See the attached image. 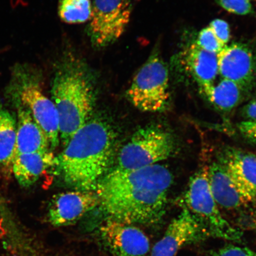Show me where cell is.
<instances>
[{
	"label": "cell",
	"instance_id": "6da1fadb",
	"mask_svg": "<svg viewBox=\"0 0 256 256\" xmlns=\"http://www.w3.org/2000/svg\"><path fill=\"white\" fill-rule=\"evenodd\" d=\"M172 183L170 170L158 163L132 170L112 169L94 191L106 220L154 226L165 216Z\"/></svg>",
	"mask_w": 256,
	"mask_h": 256
},
{
	"label": "cell",
	"instance_id": "7a4b0ae2",
	"mask_svg": "<svg viewBox=\"0 0 256 256\" xmlns=\"http://www.w3.org/2000/svg\"><path fill=\"white\" fill-rule=\"evenodd\" d=\"M116 138L110 124L98 118L89 120L76 131L54 165L67 186L94 191L110 170Z\"/></svg>",
	"mask_w": 256,
	"mask_h": 256
},
{
	"label": "cell",
	"instance_id": "3957f363",
	"mask_svg": "<svg viewBox=\"0 0 256 256\" xmlns=\"http://www.w3.org/2000/svg\"><path fill=\"white\" fill-rule=\"evenodd\" d=\"M51 95L60 121V138L65 147L89 120L95 102V79L86 63L71 52L56 66Z\"/></svg>",
	"mask_w": 256,
	"mask_h": 256
},
{
	"label": "cell",
	"instance_id": "277c9868",
	"mask_svg": "<svg viewBox=\"0 0 256 256\" xmlns=\"http://www.w3.org/2000/svg\"><path fill=\"white\" fill-rule=\"evenodd\" d=\"M42 74L28 63H16L11 68L10 78L5 88L6 99L12 105H20L30 111L56 149L60 142L58 114L52 100L44 94Z\"/></svg>",
	"mask_w": 256,
	"mask_h": 256
},
{
	"label": "cell",
	"instance_id": "5b68a950",
	"mask_svg": "<svg viewBox=\"0 0 256 256\" xmlns=\"http://www.w3.org/2000/svg\"><path fill=\"white\" fill-rule=\"evenodd\" d=\"M177 143L172 134L150 124L138 130L122 147L114 168L132 170L158 164L174 156Z\"/></svg>",
	"mask_w": 256,
	"mask_h": 256
},
{
	"label": "cell",
	"instance_id": "8992f818",
	"mask_svg": "<svg viewBox=\"0 0 256 256\" xmlns=\"http://www.w3.org/2000/svg\"><path fill=\"white\" fill-rule=\"evenodd\" d=\"M183 206L209 230L212 238L242 241V233L224 218L210 190L208 169L202 168L190 178Z\"/></svg>",
	"mask_w": 256,
	"mask_h": 256
},
{
	"label": "cell",
	"instance_id": "52a82bcc",
	"mask_svg": "<svg viewBox=\"0 0 256 256\" xmlns=\"http://www.w3.org/2000/svg\"><path fill=\"white\" fill-rule=\"evenodd\" d=\"M168 87L167 64L156 50L134 76L126 96L130 103L140 111L161 112L168 101Z\"/></svg>",
	"mask_w": 256,
	"mask_h": 256
},
{
	"label": "cell",
	"instance_id": "ba28073f",
	"mask_svg": "<svg viewBox=\"0 0 256 256\" xmlns=\"http://www.w3.org/2000/svg\"><path fill=\"white\" fill-rule=\"evenodd\" d=\"M132 4L130 0H94L88 34L96 48L114 42L130 23Z\"/></svg>",
	"mask_w": 256,
	"mask_h": 256
},
{
	"label": "cell",
	"instance_id": "9c48e42d",
	"mask_svg": "<svg viewBox=\"0 0 256 256\" xmlns=\"http://www.w3.org/2000/svg\"><path fill=\"white\" fill-rule=\"evenodd\" d=\"M210 238L212 236L206 227L186 208L182 207L181 212L170 223L164 236L154 246L150 256H175L184 246Z\"/></svg>",
	"mask_w": 256,
	"mask_h": 256
},
{
	"label": "cell",
	"instance_id": "30bf717a",
	"mask_svg": "<svg viewBox=\"0 0 256 256\" xmlns=\"http://www.w3.org/2000/svg\"><path fill=\"white\" fill-rule=\"evenodd\" d=\"M98 233L112 256H145L150 251L148 236L133 224L106 220Z\"/></svg>",
	"mask_w": 256,
	"mask_h": 256
},
{
	"label": "cell",
	"instance_id": "8fae6325",
	"mask_svg": "<svg viewBox=\"0 0 256 256\" xmlns=\"http://www.w3.org/2000/svg\"><path fill=\"white\" fill-rule=\"evenodd\" d=\"M219 74L222 78L238 84L247 92L252 90L256 76V56L250 46L243 43L226 46L220 54Z\"/></svg>",
	"mask_w": 256,
	"mask_h": 256
},
{
	"label": "cell",
	"instance_id": "7c38bea8",
	"mask_svg": "<svg viewBox=\"0 0 256 256\" xmlns=\"http://www.w3.org/2000/svg\"><path fill=\"white\" fill-rule=\"evenodd\" d=\"M98 204L95 191L76 190L57 194L48 208V220L56 227L72 226Z\"/></svg>",
	"mask_w": 256,
	"mask_h": 256
},
{
	"label": "cell",
	"instance_id": "4fadbf2b",
	"mask_svg": "<svg viewBox=\"0 0 256 256\" xmlns=\"http://www.w3.org/2000/svg\"><path fill=\"white\" fill-rule=\"evenodd\" d=\"M220 164L242 200L249 206L256 208V156L228 149L223 153Z\"/></svg>",
	"mask_w": 256,
	"mask_h": 256
},
{
	"label": "cell",
	"instance_id": "5bb4252c",
	"mask_svg": "<svg viewBox=\"0 0 256 256\" xmlns=\"http://www.w3.org/2000/svg\"><path fill=\"white\" fill-rule=\"evenodd\" d=\"M208 169L210 190L218 206L228 212H241L240 220L244 222L245 210L250 206L240 196L226 170L216 162Z\"/></svg>",
	"mask_w": 256,
	"mask_h": 256
},
{
	"label": "cell",
	"instance_id": "9a60e30c",
	"mask_svg": "<svg viewBox=\"0 0 256 256\" xmlns=\"http://www.w3.org/2000/svg\"><path fill=\"white\" fill-rule=\"evenodd\" d=\"M182 57L185 72L200 89L214 84L219 74L217 54L208 52L195 43L184 50Z\"/></svg>",
	"mask_w": 256,
	"mask_h": 256
},
{
	"label": "cell",
	"instance_id": "2e32d148",
	"mask_svg": "<svg viewBox=\"0 0 256 256\" xmlns=\"http://www.w3.org/2000/svg\"><path fill=\"white\" fill-rule=\"evenodd\" d=\"M12 106L17 119L16 155L49 151V140L30 111L20 105Z\"/></svg>",
	"mask_w": 256,
	"mask_h": 256
},
{
	"label": "cell",
	"instance_id": "e0dca14e",
	"mask_svg": "<svg viewBox=\"0 0 256 256\" xmlns=\"http://www.w3.org/2000/svg\"><path fill=\"white\" fill-rule=\"evenodd\" d=\"M56 156L50 150L16 155L12 172L22 187L28 188L39 180L47 170L55 165Z\"/></svg>",
	"mask_w": 256,
	"mask_h": 256
},
{
	"label": "cell",
	"instance_id": "ac0fdd59",
	"mask_svg": "<svg viewBox=\"0 0 256 256\" xmlns=\"http://www.w3.org/2000/svg\"><path fill=\"white\" fill-rule=\"evenodd\" d=\"M17 119L0 100V168L12 172L16 155Z\"/></svg>",
	"mask_w": 256,
	"mask_h": 256
},
{
	"label": "cell",
	"instance_id": "d6986e66",
	"mask_svg": "<svg viewBox=\"0 0 256 256\" xmlns=\"http://www.w3.org/2000/svg\"><path fill=\"white\" fill-rule=\"evenodd\" d=\"M210 104L220 110L229 112L242 103L247 94L236 82L222 78L216 85L200 89Z\"/></svg>",
	"mask_w": 256,
	"mask_h": 256
},
{
	"label": "cell",
	"instance_id": "ffe728a7",
	"mask_svg": "<svg viewBox=\"0 0 256 256\" xmlns=\"http://www.w3.org/2000/svg\"><path fill=\"white\" fill-rule=\"evenodd\" d=\"M92 4L90 0H60L58 14L66 24H82L91 18Z\"/></svg>",
	"mask_w": 256,
	"mask_h": 256
},
{
	"label": "cell",
	"instance_id": "44dd1931",
	"mask_svg": "<svg viewBox=\"0 0 256 256\" xmlns=\"http://www.w3.org/2000/svg\"><path fill=\"white\" fill-rule=\"evenodd\" d=\"M196 44L202 49L217 55L226 46L218 39L210 27L204 28L200 32Z\"/></svg>",
	"mask_w": 256,
	"mask_h": 256
},
{
	"label": "cell",
	"instance_id": "7402d4cb",
	"mask_svg": "<svg viewBox=\"0 0 256 256\" xmlns=\"http://www.w3.org/2000/svg\"><path fill=\"white\" fill-rule=\"evenodd\" d=\"M220 7L232 14L248 15L252 14L254 9L250 0H215Z\"/></svg>",
	"mask_w": 256,
	"mask_h": 256
},
{
	"label": "cell",
	"instance_id": "603a6c76",
	"mask_svg": "<svg viewBox=\"0 0 256 256\" xmlns=\"http://www.w3.org/2000/svg\"><path fill=\"white\" fill-rule=\"evenodd\" d=\"M211 256H256V252L248 248L228 244L212 252Z\"/></svg>",
	"mask_w": 256,
	"mask_h": 256
},
{
	"label": "cell",
	"instance_id": "cb8c5ba5",
	"mask_svg": "<svg viewBox=\"0 0 256 256\" xmlns=\"http://www.w3.org/2000/svg\"><path fill=\"white\" fill-rule=\"evenodd\" d=\"M209 27L218 39L226 46L230 40V28L228 24L222 19H216L210 22Z\"/></svg>",
	"mask_w": 256,
	"mask_h": 256
},
{
	"label": "cell",
	"instance_id": "d4e9b609",
	"mask_svg": "<svg viewBox=\"0 0 256 256\" xmlns=\"http://www.w3.org/2000/svg\"><path fill=\"white\" fill-rule=\"evenodd\" d=\"M238 127L243 136L250 142L256 144V121H243Z\"/></svg>",
	"mask_w": 256,
	"mask_h": 256
},
{
	"label": "cell",
	"instance_id": "484cf974",
	"mask_svg": "<svg viewBox=\"0 0 256 256\" xmlns=\"http://www.w3.org/2000/svg\"><path fill=\"white\" fill-rule=\"evenodd\" d=\"M244 114L248 118V120L256 121V98L246 106Z\"/></svg>",
	"mask_w": 256,
	"mask_h": 256
}]
</instances>
